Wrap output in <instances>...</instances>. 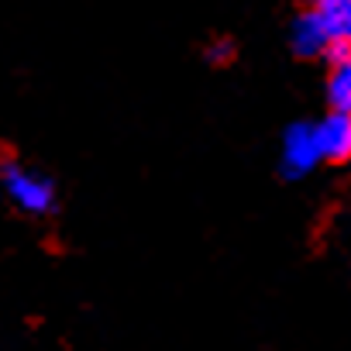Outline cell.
I'll return each mask as SVG.
<instances>
[{"label": "cell", "instance_id": "obj_1", "mask_svg": "<svg viewBox=\"0 0 351 351\" xmlns=\"http://www.w3.org/2000/svg\"><path fill=\"white\" fill-rule=\"evenodd\" d=\"M0 183H4V193L11 197V204L25 214H49L56 207V186L49 176L21 165V162H4V169H0Z\"/></svg>", "mask_w": 351, "mask_h": 351}, {"label": "cell", "instance_id": "obj_2", "mask_svg": "<svg viewBox=\"0 0 351 351\" xmlns=\"http://www.w3.org/2000/svg\"><path fill=\"white\" fill-rule=\"evenodd\" d=\"M320 158V148H317V131L313 124H293L286 128L282 134V172L293 176V180H300V176L313 172Z\"/></svg>", "mask_w": 351, "mask_h": 351}, {"label": "cell", "instance_id": "obj_3", "mask_svg": "<svg viewBox=\"0 0 351 351\" xmlns=\"http://www.w3.org/2000/svg\"><path fill=\"white\" fill-rule=\"evenodd\" d=\"M317 131V148L324 162H348L351 158V114L348 110H334L313 124Z\"/></svg>", "mask_w": 351, "mask_h": 351}, {"label": "cell", "instance_id": "obj_4", "mask_svg": "<svg viewBox=\"0 0 351 351\" xmlns=\"http://www.w3.org/2000/svg\"><path fill=\"white\" fill-rule=\"evenodd\" d=\"M327 100H330L334 110H348L351 114V52H348V45H330Z\"/></svg>", "mask_w": 351, "mask_h": 351}, {"label": "cell", "instance_id": "obj_5", "mask_svg": "<svg viewBox=\"0 0 351 351\" xmlns=\"http://www.w3.org/2000/svg\"><path fill=\"white\" fill-rule=\"evenodd\" d=\"M289 42H293L296 56H303V59H310V56H324V52H330V45H334L330 35H327V28L317 21L313 11H306V14H300V18L293 21Z\"/></svg>", "mask_w": 351, "mask_h": 351}, {"label": "cell", "instance_id": "obj_6", "mask_svg": "<svg viewBox=\"0 0 351 351\" xmlns=\"http://www.w3.org/2000/svg\"><path fill=\"white\" fill-rule=\"evenodd\" d=\"M310 11L334 45H351V0H310Z\"/></svg>", "mask_w": 351, "mask_h": 351}, {"label": "cell", "instance_id": "obj_7", "mask_svg": "<svg viewBox=\"0 0 351 351\" xmlns=\"http://www.w3.org/2000/svg\"><path fill=\"white\" fill-rule=\"evenodd\" d=\"M228 56H231V45H224V42H217V45L210 49V59H214V62H224Z\"/></svg>", "mask_w": 351, "mask_h": 351}]
</instances>
